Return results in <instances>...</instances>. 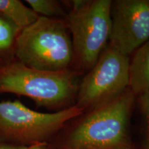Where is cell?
Here are the masks:
<instances>
[{
	"label": "cell",
	"instance_id": "cell-1",
	"mask_svg": "<svg viewBox=\"0 0 149 149\" xmlns=\"http://www.w3.org/2000/svg\"><path fill=\"white\" fill-rule=\"evenodd\" d=\"M135 95L120 96L88 111L73 127L59 131L46 149H133L129 122Z\"/></svg>",
	"mask_w": 149,
	"mask_h": 149
},
{
	"label": "cell",
	"instance_id": "cell-2",
	"mask_svg": "<svg viewBox=\"0 0 149 149\" xmlns=\"http://www.w3.org/2000/svg\"><path fill=\"white\" fill-rule=\"evenodd\" d=\"M15 59L30 68L46 71L69 69L74 60L71 37L62 19L39 17L20 31L15 44Z\"/></svg>",
	"mask_w": 149,
	"mask_h": 149
},
{
	"label": "cell",
	"instance_id": "cell-3",
	"mask_svg": "<svg viewBox=\"0 0 149 149\" xmlns=\"http://www.w3.org/2000/svg\"><path fill=\"white\" fill-rule=\"evenodd\" d=\"M77 90L76 74L69 69L37 70L16 59L0 68V94L26 97L38 107L58 111L66 109Z\"/></svg>",
	"mask_w": 149,
	"mask_h": 149
},
{
	"label": "cell",
	"instance_id": "cell-4",
	"mask_svg": "<svg viewBox=\"0 0 149 149\" xmlns=\"http://www.w3.org/2000/svg\"><path fill=\"white\" fill-rule=\"evenodd\" d=\"M83 113L76 105L46 113L33 111L19 100L0 101V143L46 146L67 123Z\"/></svg>",
	"mask_w": 149,
	"mask_h": 149
},
{
	"label": "cell",
	"instance_id": "cell-5",
	"mask_svg": "<svg viewBox=\"0 0 149 149\" xmlns=\"http://www.w3.org/2000/svg\"><path fill=\"white\" fill-rule=\"evenodd\" d=\"M65 18L71 37L74 60L80 69L89 71L110 40L111 0L72 1Z\"/></svg>",
	"mask_w": 149,
	"mask_h": 149
},
{
	"label": "cell",
	"instance_id": "cell-6",
	"mask_svg": "<svg viewBox=\"0 0 149 149\" xmlns=\"http://www.w3.org/2000/svg\"><path fill=\"white\" fill-rule=\"evenodd\" d=\"M128 56L109 45L78 87L79 109L92 111L120 96L129 86Z\"/></svg>",
	"mask_w": 149,
	"mask_h": 149
},
{
	"label": "cell",
	"instance_id": "cell-7",
	"mask_svg": "<svg viewBox=\"0 0 149 149\" xmlns=\"http://www.w3.org/2000/svg\"><path fill=\"white\" fill-rule=\"evenodd\" d=\"M109 45L129 56L149 41V0L112 2Z\"/></svg>",
	"mask_w": 149,
	"mask_h": 149
},
{
	"label": "cell",
	"instance_id": "cell-8",
	"mask_svg": "<svg viewBox=\"0 0 149 149\" xmlns=\"http://www.w3.org/2000/svg\"><path fill=\"white\" fill-rule=\"evenodd\" d=\"M135 95L149 92V41L134 52L129 64V86Z\"/></svg>",
	"mask_w": 149,
	"mask_h": 149
},
{
	"label": "cell",
	"instance_id": "cell-9",
	"mask_svg": "<svg viewBox=\"0 0 149 149\" xmlns=\"http://www.w3.org/2000/svg\"><path fill=\"white\" fill-rule=\"evenodd\" d=\"M0 14L19 30L29 26L39 17L32 9L19 0H0Z\"/></svg>",
	"mask_w": 149,
	"mask_h": 149
},
{
	"label": "cell",
	"instance_id": "cell-10",
	"mask_svg": "<svg viewBox=\"0 0 149 149\" xmlns=\"http://www.w3.org/2000/svg\"><path fill=\"white\" fill-rule=\"evenodd\" d=\"M20 31L0 14V68L15 59V44Z\"/></svg>",
	"mask_w": 149,
	"mask_h": 149
},
{
	"label": "cell",
	"instance_id": "cell-11",
	"mask_svg": "<svg viewBox=\"0 0 149 149\" xmlns=\"http://www.w3.org/2000/svg\"><path fill=\"white\" fill-rule=\"evenodd\" d=\"M25 1L39 17L65 19L67 15L61 3L56 0H26Z\"/></svg>",
	"mask_w": 149,
	"mask_h": 149
},
{
	"label": "cell",
	"instance_id": "cell-12",
	"mask_svg": "<svg viewBox=\"0 0 149 149\" xmlns=\"http://www.w3.org/2000/svg\"><path fill=\"white\" fill-rule=\"evenodd\" d=\"M139 104L146 126V137L144 148L149 149V92L143 93L139 95Z\"/></svg>",
	"mask_w": 149,
	"mask_h": 149
},
{
	"label": "cell",
	"instance_id": "cell-13",
	"mask_svg": "<svg viewBox=\"0 0 149 149\" xmlns=\"http://www.w3.org/2000/svg\"><path fill=\"white\" fill-rule=\"evenodd\" d=\"M31 147L25 146H17L13 145H9L6 144L0 143V149H30Z\"/></svg>",
	"mask_w": 149,
	"mask_h": 149
},
{
	"label": "cell",
	"instance_id": "cell-14",
	"mask_svg": "<svg viewBox=\"0 0 149 149\" xmlns=\"http://www.w3.org/2000/svg\"><path fill=\"white\" fill-rule=\"evenodd\" d=\"M30 149H46L45 146H31Z\"/></svg>",
	"mask_w": 149,
	"mask_h": 149
}]
</instances>
